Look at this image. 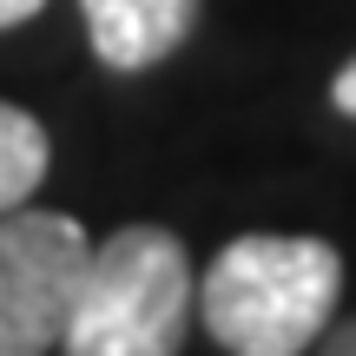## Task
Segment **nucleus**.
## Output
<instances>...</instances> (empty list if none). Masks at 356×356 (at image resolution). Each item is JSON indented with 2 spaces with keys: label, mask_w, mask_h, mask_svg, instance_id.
Returning a JSON list of instances; mask_svg holds the SVG:
<instances>
[{
  "label": "nucleus",
  "mask_w": 356,
  "mask_h": 356,
  "mask_svg": "<svg viewBox=\"0 0 356 356\" xmlns=\"http://www.w3.org/2000/svg\"><path fill=\"white\" fill-rule=\"evenodd\" d=\"M337 297H343L337 244L251 231V238H231L204 264L198 317L211 343L231 356H304L330 330Z\"/></svg>",
  "instance_id": "f257e3e1"
},
{
  "label": "nucleus",
  "mask_w": 356,
  "mask_h": 356,
  "mask_svg": "<svg viewBox=\"0 0 356 356\" xmlns=\"http://www.w3.org/2000/svg\"><path fill=\"white\" fill-rule=\"evenodd\" d=\"M191 304V251L165 225H126L99 251H86L60 356H178Z\"/></svg>",
  "instance_id": "f03ea898"
},
{
  "label": "nucleus",
  "mask_w": 356,
  "mask_h": 356,
  "mask_svg": "<svg viewBox=\"0 0 356 356\" xmlns=\"http://www.w3.org/2000/svg\"><path fill=\"white\" fill-rule=\"evenodd\" d=\"M86 251V231L66 211H0V356L60 350Z\"/></svg>",
  "instance_id": "7ed1b4c3"
},
{
  "label": "nucleus",
  "mask_w": 356,
  "mask_h": 356,
  "mask_svg": "<svg viewBox=\"0 0 356 356\" xmlns=\"http://www.w3.org/2000/svg\"><path fill=\"white\" fill-rule=\"evenodd\" d=\"M92 53L113 73H145L172 60L198 26V0H79Z\"/></svg>",
  "instance_id": "20e7f679"
},
{
  "label": "nucleus",
  "mask_w": 356,
  "mask_h": 356,
  "mask_svg": "<svg viewBox=\"0 0 356 356\" xmlns=\"http://www.w3.org/2000/svg\"><path fill=\"white\" fill-rule=\"evenodd\" d=\"M47 165H53V139L26 106H7L0 99V211L26 204L40 185H47Z\"/></svg>",
  "instance_id": "39448f33"
},
{
  "label": "nucleus",
  "mask_w": 356,
  "mask_h": 356,
  "mask_svg": "<svg viewBox=\"0 0 356 356\" xmlns=\"http://www.w3.org/2000/svg\"><path fill=\"white\" fill-rule=\"evenodd\" d=\"M317 343H323L317 356H356V317H350V323H337V330H330V337H317Z\"/></svg>",
  "instance_id": "423d86ee"
},
{
  "label": "nucleus",
  "mask_w": 356,
  "mask_h": 356,
  "mask_svg": "<svg viewBox=\"0 0 356 356\" xmlns=\"http://www.w3.org/2000/svg\"><path fill=\"white\" fill-rule=\"evenodd\" d=\"M330 99H337V113H350V119H356V60L343 66V73H337V86H330Z\"/></svg>",
  "instance_id": "0eeeda50"
},
{
  "label": "nucleus",
  "mask_w": 356,
  "mask_h": 356,
  "mask_svg": "<svg viewBox=\"0 0 356 356\" xmlns=\"http://www.w3.org/2000/svg\"><path fill=\"white\" fill-rule=\"evenodd\" d=\"M40 7H47V0H0V33H7V26H20V20H33Z\"/></svg>",
  "instance_id": "6e6552de"
}]
</instances>
